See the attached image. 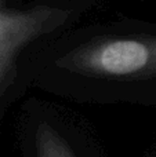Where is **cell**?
<instances>
[{"label": "cell", "mask_w": 156, "mask_h": 157, "mask_svg": "<svg viewBox=\"0 0 156 157\" xmlns=\"http://www.w3.org/2000/svg\"><path fill=\"white\" fill-rule=\"evenodd\" d=\"M68 17L65 8L41 4L18 10L0 0V94L15 76V61L22 48L62 26Z\"/></svg>", "instance_id": "obj_2"}, {"label": "cell", "mask_w": 156, "mask_h": 157, "mask_svg": "<svg viewBox=\"0 0 156 157\" xmlns=\"http://www.w3.org/2000/svg\"><path fill=\"white\" fill-rule=\"evenodd\" d=\"M57 65L96 77H156V37L140 35L90 41L61 57Z\"/></svg>", "instance_id": "obj_1"}, {"label": "cell", "mask_w": 156, "mask_h": 157, "mask_svg": "<svg viewBox=\"0 0 156 157\" xmlns=\"http://www.w3.org/2000/svg\"><path fill=\"white\" fill-rule=\"evenodd\" d=\"M37 157H76L66 141L47 123H41L36 131Z\"/></svg>", "instance_id": "obj_3"}]
</instances>
